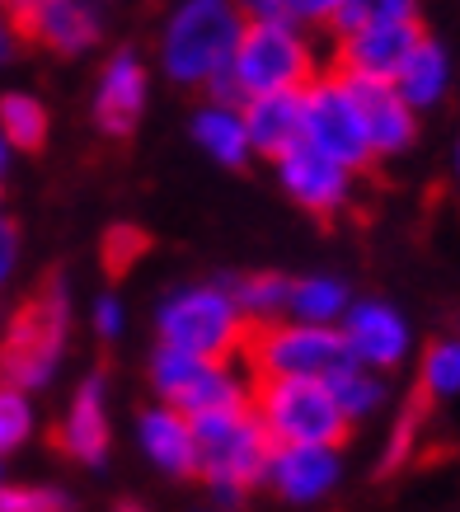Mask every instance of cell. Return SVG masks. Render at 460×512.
I'll return each mask as SVG.
<instances>
[{
  "label": "cell",
  "mask_w": 460,
  "mask_h": 512,
  "mask_svg": "<svg viewBox=\"0 0 460 512\" xmlns=\"http://www.w3.org/2000/svg\"><path fill=\"white\" fill-rule=\"evenodd\" d=\"M343 484V451L334 447H273L263 489L287 512H315Z\"/></svg>",
  "instance_id": "12"
},
{
  "label": "cell",
  "mask_w": 460,
  "mask_h": 512,
  "mask_svg": "<svg viewBox=\"0 0 460 512\" xmlns=\"http://www.w3.org/2000/svg\"><path fill=\"white\" fill-rule=\"evenodd\" d=\"M343 348H348V362L367 367V372L390 376L395 367L409 362L414 353V325L409 315L399 311L395 301H381V296H357L348 315H343Z\"/></svg>",
  "instance_id": "11"
},
{
  "label": "cell",
  "mask_w": 460,
  "mask_h": 512,
  "mask_svg": "<svg viewBox=\"0 0 460 512\" xmlns=\"http://www.w3.org/2000/svg\"><path fill=\"white\" fill-rule=\"evenodd\" d=\"M66 343H71V287L62 273H52L0 334V381L24 395L47 390L62 372Z\"/></svg>",
  "instance_id": "1"
},
{
  "label": "cell",
  "mask_w": 460,
  "mask_h": 512,
  "mask_svg": "<svg viewBox=\"0 0 460 512\" xmlns=\"http://www.w3.org/2000/svg\"><path fill=\"white\" fill-rule=\"evenodd\" d=\"M202 512H216V508H202Z\"/></svg>",
  "instance_id": "38"
},
{
  "label": "cell",
  "mask_w": 460,
  "mask_h": 512,
  "mask_svg": "<svg viewBox=\"0 0 460 512\" xmlns=\"http://www.w3.org/2000/svg\"><path fill=\"white\" fill-rule=\"evenodd\" d=\"M343 80H348V90H353L357 113H362L371 156L376 160L404 156L418 141V113L399 99V90L390 80H357V76H343Z\"/></svg>",
  "instance_id": "16"
},
{
  "label": "cell",
  "mask_w": 460,
  "mask_h": 512,
  "mask_svg": "<svg viewBox=\"0 0 460 512\" xmlns=\"http://www.w3.org/2000/svg\"><path fill=\"white\" fill-rule=\"evenodd\" d=\"M137 447L141 456L151 461L160 475H198V437H193V423L169 409V404H151L137 414Z\"/></svg>",
  "instance_id": "18"
},
{
  "label": "cell",
  "mask_w": 460,
  "mask_h": 512,
  "mask_svg": "<svg viewBox=\"0 0 460 512\" xmlns=\"http://www.w3.org/2000/svg\"><path fill=\"white\" fill-rule=\"evenodd\" d=\"M245 132L249 151L268 160H282L292 146H301V123H306V90L287 94H259L245 99Z\"/></svg>",
  "instance_id": "19"
},
{
  "label": "cell",
  "mask_w": 460,
  "mask_h": 512,
  "mask_svg": "<svg viewBox=\"0 0 460 512\" xmlns=\"http://www.w3.org/2000/svg\"><path fill=\"white\" fill-rule=\"evenodd\" d=\"M146 62H141L132 47H118L104 66H99V80H94V127L104 137H127L132 127L141 123V109H146Z\"/></svg>",
  "instance_id": "15"
},
{
  "label": "cell",
  "mask_w": 460,
  "mask_h": 512,
  "mask_svg": "<svg viewBox=\"0 0 460 512\" xmlns=\"http://www.w3.org/2000/svg\"><path fill=\"white\" fill-rule=\"evenodd\" d=\"M451 80H456V62H451V52H446L442 38L428 33V38L409 52V62L399 66V76L390 80V85H395L399 99L414 113H428L451 94Z\"/></svg>",
  "instance_id": "20"
},
{
  "label": "cell",
  "mask_w": 460,
  "mask_h": 512,
  "mask_svg": "<svg viewBox=\"0 0 460 512\" xmlns=\"http://www.w3.org/2000/svg\"><path fill=\"white\" fill-rule=\"evenodd\" d=\"M277 165V184L282 193L296 202V207H306L315 217H338L348 202H353V188H357V174L334 165V160H324L320 151H310L306 141L292 146Z\"/></svg>",
  "instance_id": "14"
},
{
  "label": "cell",
  "mask_w": 460,
  "mask_h": 512,
  "mask_svg": "<svg viewBox=\"0 0 460 512\" xmlns=\"http://www.w3.org/2000/svg\"><path fill=\"white\" fill-rule=\"evenodd\" d=\"M329 390H334L338 409H343V419L353 423H367L376 419L385 404H390V381L381 372H367V367H357V362H343L334 376H329Z\"/></svg>",
  "instance_id": "23"
},
{
  "label": "cell",
  "mask_w": 460,
  "mask_h": 512,
  "mask_svg": "<svg viewBox=\"0 0 460 512\" xmlns=\"http://www.w3.org/2000/svg\"><path fill=\"white\" fill-rule=\"evenodd\" d=\"M47 104L29 90H5L0 94V137L10 141V151H38L47 141Z\"/></svg>",
  "instance_id": "26"
},
{
  "label": "cell",
  "mask_w": 460,
  "mask_h": 512,
  "mask_svg": "<svg viewBox=\"0 0 460 512\" xmlns=\"http://www.w3.org/2000/svg\"><path fill=\"white\" fill-rule=\"evenodd\" d=\"M0 484H5V461H0Z\"/></svg>",
  "instance_id": "37"
},
{
  "label": "cell",
  "mask_w": 460,
  "mask_h": 512,
  "mask_svg": "<svg viewBox=\"0 0 460 512\" xmlns=\"http://www.w3.org/2000/svg\"><path fill=\"white\" fill-rule=\"evenodd\" d=\"M90 325H94V334H99V339L113 343V339H118V334L127 329L123 301H118L113 292H99V296H94V306H90Z\"/></svg>",
  "instance_id": "31"
},
{
  "label": "cell",
  "mask_w": 460,
  "mask_h": 512,
  "mask_svg": "<svg viewBox=\"0 0 460 512\" xmlns=\"http://www.w3.org/2000/svg\"><path fill=\"white\" fill-rule=\"evenodd\" d=\"M193 437H198V475L212 489L216 512H240L263 484L273 456V442L263 437L259 419L249 409L207 414L193 419Z\"/></svg>",
  "instance_id": "4"
},
{
  "label": "cell",
  "mask_w": 460,
  "mask_h": 512,
  "mask_svg": "<svg viewBox=\"0 0 460 512\" xmlns=\"http://www.w3.org/2000/svg\"><path fill=\"white\" fill-rule=\"evenodd\" d=\"M428 38L414 0H371L367 24L338 38V76L357 80H395L409 52Z\"/></svg>",
  "instance_id": "9"
},
{
  "label": "cell",
  "mask_w": 460,
  "mask_h": 512,
  "mask_svg": "<svg viewBox=\"0 0 460 512\" xmlns=\"http://www.w3.org/2000/svg\"><path fill=\"white\" fill-rule=\"evenodd\" d=\"M19 254H24V240H19V226L5 212H0V292L10 287V278L19 273Z\"/></svg>",
  "instance_id": "32"
},
{
  "label": "cell",
  "mask_w": 460,
  "mask_h": 512,
  "mask_svg": "<svg viewBox=\"0 0 460 512\" xmlns=\"http://www.w3.org/2000/svg\"><path fill=\"white\" fill-rule=\"evenodd\" d=\"M315 76H320V62H315L310 33L268 24V19H245L240 47L230 57V85L240 94V104L259 99V94L306 90Z\"/></svg>",
  "instance_id": "6"
},
{
  "label": "cell",
  "mask_w": 460,
  "mask_h": 512,
  "mask_svg": "<svg viewBox=\"0 0 460 512\" xmlns=\"http://www.w3.org/2000/svg\"><path fill=\"white\" fill-rule=\"evenodd\" d=\"M353 301L357 296L343 278H334V273H306V278H292L287 320H296V325H315V329H338Z\"/></svg>",
  "instance_id": "21"
},
{
  "label": "cell",
  "mask_w": 460,
  "mask_h": 512,
  "mask_svg": "<svg viewBox=\"0 0 460 512\" xmlns=\"http://www.w3.org/2000/svg\"><path fill=\"white\" fill-rule=\"evenodd\" d=\"M249 414L259 419L263 437L273 447L343 451V437L353 433V423L343 419L329 381H254Z\"/></svg>",
  "instance_id": "5"
},
{
  "label": "cell",
  "mask_w": 460,
  "mask_h": 512,
  "mask_svg": "<svg viewBox=\"0 0 460 512\" xmlns=\"http://www.w3.org/2000/svg\"><path fill=\"white\" fill-rule=\"evenodd\" d=\"M160 348L202 357V362H240L249 343V320L240 315L230 282H188L155 306Z\"/></svg>",
  "instance_id": "3"
},
{
  "label": "cell",
  "mask_w": 460,
  "mask_h": 512,
  "mask_svg": "<svg viewBox=\"0 0 460 512\" xmlns=\"http://www.w3.org/2000/svg\"><path fill=\"white\" fill-rule=\"evenodd\" d=\"M146 376H151L155 400L179 409L188 423L226 414V409H249V395H254V376L245 372V362H202L174 348H155Z\"/></svg>",
  "instance_id": "7"
},
{
  "label": "cell",
  "mask_w": 460,
  "mask_h": 512,
  "mask_svg": "<svg viewBox=\"0 0 460 512\" xmlns=\"http://www.w3.org/2000/svg\"><path fill=\"white\" fill-rule=\"evenodd\" d=\"M418 400L460 404V334L432 339L418 357Z\"/></svg>",
  "instance_id": "25"
},
{
  "label": "cell",
  "mask_w": 460,
  "mask_h": 512,
  "mask_svg": "<svg viewBox=\"0 0 460 512\" xmlns=\"http://www.w3.org/2000/svg\"><path fill=\"white\" fill-rule=\"evenodd\" d=\"M240 362L254 381H329L348 362V348L338 329L277 320V325L249 329Z\"/></svg>",
  "instance_id": "8"
},
{
  "label": "cell",
  "mask_w": 460,
  "mask_h": 512,
  "mask_svg": "<svg viewBox=\"0 0 460 512\" xmlns=\"http://www.w3.org/2000/svg\"><path fill=\"white\" fill-rule=\"evenodd\" d=\"M245 33V10L230 0H184L160 29V71L174 85L207 90L230 76V57Z\"/></svg>",
  "instance_id": "2"
},
{
  "label": "cell",
  "mask_w": 460,
  "mask_h": 512,
  "mask_svg": "<svg viewBox=\"0 0 460 512\" xmlns=\"http://www.w3.org/2000/svg\"><path fill=\"white\" fill-rule=\"evenodd\" d=\"M230 296H235L240 315L249 320V329L277 325V320H287L292 278H287V273H245V278L230 282Z\"/></svg>",
  "instance_id": "24"
},
{
  "label": "cell",
  "mask_w": 460,
  "mask_h": 512,
  "mask_svg": "<svg viewBox=\"0 0 460 512\" xmlns=\"http://www.w3.org/2000/svg\"><path fill=\"white\" fill-rule=\"evenodd\" d=\"M33 428H38L33 395H24V390H15V386H5V381H0V461H5L10 451L24 447V442L33 437Z\"/></svg>",
  "instance_id": "27"
},
{
  "label": "cell",
  "mask_w": 460,
  "mask_h": 512,
  "mask_svg": "<svg viewBox=\"0 0 460 512\" xmlns=\"http://www.w3.org/2000/svg\"><path fill=\"white\" fill-rule=\"evenodd\" d=\"M108 512H146L141 503H118V508H108Z\"/></svg>",
  "instance_id": "36"
},
{
  "label": "cell",
  "mask_w": 460,
  "mask_h": 512,
  "mask_svg": "<svg viewBox=\"0 0 460 512\" xmlns=\"http://www.w3.org/2000/svg\"><path fill=\"white\" fill-rule=\"evenodd\" d=\"M0 512H76V498L57 484H0Z\"/></svg>",
  "instance_id": "29"
},
{
  "label": "cell",
  "mask_w": 460,
  "mask_h": 512,
  "mask_svg": "<svg viewBox=\"0 0 460 512\" xmlns=\"http://www.w3.org/2000/svg\"><path fill=\"white\" fill-rule=\"evenodd\" d=\"M193 141H198L202 151L216 160V165H226V170H240L254 151H249V132H245V113L235 109V104H202L193 113V123H188Z\"/></svg>",
  "instance_id": "22"
},
{
  "label": "cell",
  "mask_w": 460,
  "mask_h": 512,
  "mask_svg": "<svg viewBox=\"0 0 460 512\" xmlns=\"http://www.w3.org/2000/svg\"><path fill=\"white\" fill-rule=\"evenodd\" d=\"M451 179H456V188H460V141H456V151H451Z\"/></svg>",
  "instance_id": "35"
},
{
  "label": "cell",
  "mask_w": 460,
  "mask_h": 512,
  "mask_svg": "<svg viewBox=\"0 0 460 512\" xmlns=\"http://www.w3.org/2000/svg\"><path fill=\"white\" fill-rule=\"evenodd\" d=\"M108 437H113V428H108V386H104V372H90L71 390V400H66L57 447L71 461H80V466H104Z\"/></svg>",
  "instance_id": "17"
},
{
  "label": "cell",
  "mask_w": 460,
  "mask_h": 512,
  "mask_svg": "<svg viewBox=\"0 0 460 512\" xmlns=\"http://www.w3.org/2000/svg\"><path fill=\"white\" fill-rule=\"evenodd\" d=\"M423 409H428L423 400H409L399 409L395 428H390V437H385V447H381V475L409 466V456H414V447H418V433H423Z\"/></svg>",
  "instance_id": "28"
},
{
  "label": "cell",
  "mask_w": 460,
  "mask_h": 512,
  "mask_svg": "<svg viewBox=\"0 0 460 512\" xmlns=\"http://www.w3.org/2000/svg\"><path fill=\"white\" fill-rule=\"evenodd\" d=\"M10 19L19 38L52 47L57 57H80L104 38V15L85 0H24L10 10Z\"/></svg>",
  "instance_id": "13"
},
{
  "label": "cell",
  "mask_w": 460,
  "mask_h": 512,
  "mask_svg": "<svg viewBox=\"0 0 460 512\" xmlns=\"http://www.w3.org/2000/svg\"><path fill=\"white\" fill-rule=\"evenodd\" d=\"M301 141L310 151H320L324 160H334L343 170L362 174L371 165V141L362 127V113L353 104V90L338 71H320L306 85V123H301Z\"/></svg>",
  "instance_id": "10"
},
{
  "label": "cell",
  "mask_w": 460,
  "mask_h": 512,
  "mask_svg": "<svg viewBox=\"0 0 460 512\" xmlns=\"http://www.w3.org/2000/svg\"><path fill=\"white\" fill-rule=\"evenodd\" d=\"M19 47V33H15V19H10V10H0V66L15 57Z\"/></svg>",
  "instance_id": "33"
},
{
  "label": "cell",
  "mask_w": 460,
  "mask_h": 512,
  "mask_svg": "<svg viewBox=\"0 0 460 512\" xmlns=\"http://www.w3.org/2000/svg\"><path fill=\"white\" fill-rule=\"evenodd\" d=\"M10 156H15V151H10V141L0 137V179H5V170H10Z\"/></svg>",
  "instance_id": "34"
},
{
  "label": "cell",
  "mask_w": 460,
  "mask_h": 512,
  "mask_svg": "<svg viewBox=\"0 0 460 512\" xmlns=\"http://www.w3.org/2000/svg\"><path fill=\"white\" fill-rule=\"evenodd\" d=\"M141 249H146V235H141L137 226H113V231L104 235V264L113 268V273H123Z\"/></svg>",
  "instance_id": "30"
}]
</instances>
